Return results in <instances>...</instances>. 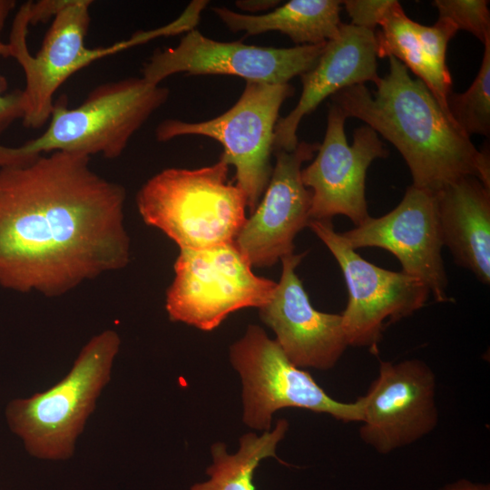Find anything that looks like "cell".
Returning a JSON list of instances; mask_svg holds the SVG:
<instances>
[{
	"label": "cell",
	"mask_w": 490,
	"mask_h": 490,
	"mask_svg": "<svg viewBox=\"0 0 490 490\" xmlns=\"http://www.w3.org/2000/svg\"><path fill=\"white\" fill-rule=\"evenodd\" d=\"M308 227L329 250L342 270L348 299L340 315L348 347L377 352L385 324L422 309L429 289L403 271L387 270L366 260L335 231L331 220H310Z\"/></svg>",
	"instance_id": "10"
},
{
	"label": "cell",
	"mask_w": 490,
	"mask_h": 490,
	"mask_svg": "<svg viewBox=\"0 0 490 490\" xmlns=\"http://www.w3.org/2000/svg\"><path fill=\"white\" fill-rule=\"evenodd\" d=\"M363 400L359 437L381 455L424 438L439 421L436 375L417 358L381 361Z\"/></svg>",
	"instance_id": "12"
},
{
	"label": "cell",
	"mask_w": 490,
	"mask_h": 490,
	"mask_svg": "<svg viewBox=\"0 0 490 490\" xmlns=\"http://www.w3.org/2000/svg\"><path fill=\"white\" fill-rule=\"evenodd\" d=\"M16 2L14 0H0V35L5 26V21L12 10L15 7ZM11 51L8 44L3 43L0 37V55L10 56Z\"/></svg>",
	"instance_id": "28"
},
{
	"label": "cell",
	"mask_w": 490,
	"mask_h": 490,
	"mask_svg": "<svg viewBox=\"0 0 490 490\" xmlns=\"http://www.w3.org/2000/svg\"><path fill=\"white\" fill-rule=\"evenodd\" d=\"M120 345L116 331H102L83 347L61 381L30 397L8 403V426L32 456L64 460L73 456L76 439L110 380Z\"/></svg>",
	"instance_id": "5"
},
{
	"label": "cell",
	"mask_w": 490,
	"mask_h": 490,
	"mask_svg": "<svg viewBox=\"0 0 490 490\" xmlns=\"http://www.w3.org/2000/svg\"><path fill=\"white\" fill-rule=\"evenodd\" d=\"M437 490H490V485L462 478L447 484Z\"/></svg>",
	"instance_id": "29"
},
{
	"label": "cell",
	"mask_w": 490,
	"mask_h": 490,
	"mask_svg": "<svg viewBox=\"0 0 490 490\" xmlns=\"http://www.w3.org/2000/svg\"><path fill=\"white\" fill-rule=\"evenodd\" d=\"M389 71L374 92L355 84L333 94L331 103L348 117L363 121L400 152L413 186L436 193L473 176L490 188L488 150L479 151L441 108L426 84L389 56Z\"/></svg>",
	"instance_id": "2"
},
{
	"label": "cell",
	"mask_w": 490,
	"mask_h": 490,
	"mask_svg": "<svg viewBox=\"0 0 490 490\" xmlns=\"http://www.w3.org/2000/svg\"><path fill=\"white\" fill-rule=\"evenodd\" d=\"M393 0H348L342 1L349 17L351 24L376 31Z\"/></svg>",
	"instance_id": "24"
},
{
	"label": "cell",
	"mask_w": 490,
	"mask_h": 490,
	"mask_svg": "<svg viewBox=\"0 0 490 490\" xmlns=\"http://www.w3.org/2000/svg\"><path fill=\"white\" fill-rule=\"evenodd\" d=\"M280 1L277 0H238L235 5L241 11L257 13L275 8Z\"/></svg>",
	"instance_id": "27"
},
{
	"label": "cell",
	"mask_w": 490,
	"mask_h": 490,
	"mask_svg": "<svg viewBox=\"0 0 490 490\" xmlns=\"http://www.w3.org/2000/svg\"><path fill=\"white\" fill-rule=\"evenodd\" d=\"M443 245L459 266L490 282V188L463 177L436 193Z\"/></svg>",
	"instance_id": "19"
},
{
	"label": "cell",
	"mask_w": 490,
	"mask_h": 490,
	"mask_svg": "<svg viewBox=\"0 0 490 490\" xmlns=\"http://www.w3.org/2000/svg\"><path fill=\"white\" fill-rule=\"evenodd\" d=\"M375 31L341 24L338 35L327 42L317 64L300 75L302 92L295 108L278 120L273 152L293 151L299 144L298 128L326 98L340 90L379 81Z\"/></svg>",
	"instance_id": "17"
},
{
	"label": "cell",
	"mask_w": 490,
	"mask_h": 490,
	"mask_svg": "<svg viewBox=\"0 0 490 490\" xmlns=\"http://www.w3.org/2000/svg\"><path fill=\"white\" fill-rule=\"evenodd\" d=\"M87 156L54 152L0 168V286L61 297L130 260L125 189Z\"/></svg>",
	"instance_id": "1"
},
{
	"label": "cell",
	"mask_w": 490,
	"mask_h": 490,
	"mask_svg": "<svg viewBox=\"0 0 490 490\" xmlns=\"http://www.w3.org/2000/svg\"><path fill=\"white\" fill-rule=\"evenodd\" d=\"M346 119L343 111L331 103L323 142L312 162L301 170V180L311 191L310 220H331L343 215L358 226L369 217L365 196L367 171L374 160L387 158L389 152L368 125L354 131L349 145Z\"/></svg>",
	"instance_id": "13"
},
{
	"label": "cell",
	"mask_w": 490,
	"mask_h": 490,
	"mask_svg": "<svg viewBox=\"0 0 490 490\" xmlns=\"http://www.w3.org/2000/svg\"><path fill=\"white\" fill-rule=\"evenodd\" d=\"M294 94L289 83L246 82L238 101L220 115L198 122L162 121L155 130L158 142L185 135L205 136L223 148L220 160L235 168L237 186L252 213L270 181L274 130L284 101Z\"/></svg>",
	"instance_id": "7"
},
{
	"label": "cell",
	"mask_w": 490,
	"mask_h": 490,
	"mask_svg": "<svg viewBox=\"0 0 490 490\" xmlns=\"http://www.w3.org/2000/svg\"><path fill=\"white\" fill-rule=\"evenodd\" d=\"M169 94L168 88L130 77L97 86L75 108L59 98L40 136L18 147L0 144V168L24 165L54 152L118 158Z\"/></svg>",
	"instance_id": "3"
},
{
	"label": "cell",
	"mask_w": 490,
	"mask_h": 490,
	"mask_svg": "<svg viewBox=\"0 0 490 490\" xmlns=\"http://www.w3.org/2000/svg\"><path fill=\"white\" fill-rule=\"evenodd\" d=\"M341 5L338 0H291L262 15L226 7H213L212 11L234 33L244 32L249 36L278 31L297 45H315L338 35Z\"/></svg>",
	"instance_id": "20"
},
{
	"label": "cell",
	"mask_w": 490,
	"mask_h": 490,
	"mask_svg": "<svg viewBox=\"0 0 490 490\" xmlns=\"http://www.w3.org/2000/svg\"><path fill=\"white\" fill-rule=\"evenodd\" d=\"M482 64L470 87L451 93L447 107L452 119L469 137L490 134V37L484 43Z\"/></svg>",
	"instance_id": "22"
},
{
	"label": "cell",
	"mask_w": 490,
	"mask_h": 490,
	"mask_svg": "<svg viewBox=\"0 0 490 490\" xmlns=\"http://www.w3.org/2000/svg\"><path fill=\"white\" fill-rule=\"evenodd\" d=\"M7 82L0 75V136L16 120L24 114V98L22 90L6 93Z\"/></svg>",
	"instance_id": "25"
},
{
	"label": "cell",
	"mask_w": 490,
	"mask_h": 490,
	"mask_svg": "<svg viewBox=\"0 0 490 490\" xmlns=\"http://www.w3.org/2000/svg\"><path fill=\"white\" fill-rule=\"evenodd\" d=\"M289 429L286 419H279L272 430L261 436L247 433L240 438V448L235 454H228L224 443L216 442L211 447L212 464L207 468L208 481L194 484L191 490H256L253 476L260 461L277 456L278 444Z\"/></svg>",
	"instance_id": "21"
},
{
	"label": "cell",
	"mask_w": 490,
	"mask_h": 490,
	"mask_svg": "<svg viewBox=\"0 0 490 490\" xmlns=\"http://www.w3.org/2000/svg\"><path fill=\"white\" fill-rule=\"evenodd\" d=\"M90 0H64L53 18L40 50L32 55L27 46L30 1L18 9L9 37L11 54L21 65L25 78L23 91L26 128L47 123L54 108V93L74 73L92 62L152 39V33H136L112 46L88 48L85 36L91 17Z\"/></svg>",
	"instance_id": "6"
},
{
	"label": "cell",
	"mask_w": 490,
	"mask_h": 490,
	"mask_svg": "<svg viewBox=\"0 0 490 490\" xmlns=\"http://www.w3.org/2000/svg\"><path fill=\"white\" fill-rule=\"evenodd\" d=\"M326 44L296 45L289 48L250 45L241 42H220L196 29L188 31L180 43L157 49L142 70V78L159 85L167 77L222 74L238 76L246 82L289 83L311 70Z\"/></svg>",
	"instance_id": "11"
},
{
	"label": "cell",
	"mask_w": 490,
	"mask_h": 490,
	"mask_svg": "<svg viewBox=\"0 0 490 490\" xmlns=\"http://www.w3.org/2000/svg\"><path fill=\"white\" fill-rule=\"evenodd\" d=\"M340 235L354 250L377 247L389 251L402 271L421 281L435 300L450 301L435 193L411 185L391 211L378 218L369 216Z\"/></svg>",
	"instance_id": "14"
},
{
	"label": "cell",
	"mask_w": 490,
	"mask_h": 490,
	"mask_svg": "<svg viewBox=\"0 0 490 490\" xmlns=\"http://www.w3.org/2000/svg\"><path fill=\"white\" fill-rule=\"evenodd\" d=\"M173 268L165 299L168 316L204 331L214 329L234 311L263 307L277 287L253 273L235 241L180 249Z\"/></svg>",
	"instance_id": "8"
},
{
	"label": "cell",
	"mask_w": 490,
	"mask_h": 490,
	"mask_svg": "<svg viewBox=\"0 0 490 490\" xmlns=\"http://www.w3.org/2000/svg\"><path fill=\"white\" fill-rule=\"evenodd\" d=\"M64 0H41L38 2L30 1L29 9V23L36 24L44 23L47 20L54 18L61 9Z\"/></svg>",
	"instance_id": "26"
},
{
	"label": "cell",
	"mask_w": 490,
	"mask_h": 490,
	"mask_svg": "<svg viewBox=\"0 0 490 490\" xmlns=\"http://www.w3.org/2000/svg\"><path fill=\"white\" fill-rule=\"evenodd\" d=\"M304 254L282 258L279 281L270 300L259 309L286 357L298 368H333L348 347L340 314L313 308L296 273Z\"/></svg>",
	"instance_id": "16"
},
{
	"label": "cell",
	"mask_w": 490,
	"mask_h": 490,
	"mask_svg": "<svg viewBox=\"0 0 490 490\" xmlns=\"http://www.w3.org/2000/svg\"><path fill=\"white\" fill-rule=\"evenodd\" d=\"M318 147L300 142L293 151L273 152L276 163L267 188L235 239L251 267H271L293 253L294 238L310 220L311 191L302 182L301 166Z\"/></svg>",
	"instance_id": "15"
},
{
	"label": "cell",
	"mask_w": 490,
	"mask_h": 490,
	"mask_svg": "<svg viewBox=\"0 0 490 490\" xmlns=\"http://www.w3.org/2000/svg\"><path fill=\"white\" fill-rule=\"evenodd\" d=\"M379 26L375 31L377 57L393 56L401 62L426 84L451 117L447 98L452 93V78L446 54L449 41L458 31L455 24L440 17L432 26L418 24L393 0Z\"/></svg>",
	"instance_id": "18"
},
{
	"label": "cell",
	"mask_w": 490,
	"mask_h": 490,
	"mask_svg": "<svg viewBox=\"0 0 490 490\" xmlns=\"http://www.w3.org/2000/svg\"><path fill=\"white\" fill-rule=\"evenodd\" d=\"M432 5L438 17L449 20L457 30L469 32L483 44L490 37L489 1L435 0Z\"/></svg>",
	"instance_id": "23"
},
{
	"label": "cell",
	"mask_w": 490,
	"mask_h": 490,
	"mask_svg": "<svg viewBox=\"0 0 490 490\" xmlns=\"http://www.w3.org/2000/svg\"><path fill=\"white\" fill-rule=\"evenodd\" d=\"M230 360L241 378L242 420L251 428L270 431L273 413L285 407L328 414L346 423L362 421L363 397L349 403L329 397L257 325H249L230 346Z\"/></svg>",
	"instance_id": "9"
},
{
	"label": "cell",
	"mask_w": 490,
	"mask_h": 490,
	"mask_svg": "<svg viewBox=\"0 0 490 490\" xmlns=\"http://www.w3.org/2000/svg\"><path fill=\"white\" fill-rule=\"evenodd\" d=\"M219 160L199 169L169 168L150 178L136 196L143 221L180 249H204L235 241L247 217V199L227 181Z\"/></svg>",
	"instance_id": "4"
}]
</instances>
